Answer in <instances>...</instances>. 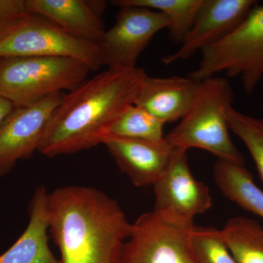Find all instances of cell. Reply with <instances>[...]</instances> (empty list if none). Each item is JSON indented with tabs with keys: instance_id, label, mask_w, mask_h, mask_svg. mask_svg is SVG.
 Returning <instances> with one entry per match:
<instances>
[{
	"instance_id": "6da1fadb",
	"label": "cell",
	"mask_w": 263,
	"mask_h": 263,
	"mask_svg": "<svg viewBox=\"0 0 263 263\" xmlns=\"http://www.w3.org/2000/svg\"><path fill=\"white\" fill-rule=\"evenodd\" d=\"M147 76L140 67L108 68L64 95L37 152L54 157L102 143L119 116L135 103Z\"/></svg>"
},
{
	"instance_id": "7a4b0ae2",
	"label": "cell",
	"mask_w": 263,
	"mask_h": 263,
	"mask_svg": "<svg viewBox=\"0 0 263 263\" xmlns=\"http://www.w3.org/2000/svg\"><path fill=\"white\" fill-rule=\"evenodd\" d=\"M47 212L60 262H119L132 224L117 200L89 186H65L48 194Z\"/></svg>"
},
{
	"instance_id": "3957f363",
	"label": "cell",
	"mask_w": 263,
	"mask_h": 263,
	"mask_svg": "<svg viewBox=\"0 0 263 263\" xmlns=\"http://www.w3.org/2000/svg\"><path fill=\"white\" fill-rule=\"evenodd\" d=\"M235 95L224 78H209L200 81L191 108L179 124L165 136L173 148L188 151L199 148L218 160L245 165V158L232 141L226 110L233 106Z\"/></svg>"
},
{
	"instance_id": "277c9868",
	"label": "cell",
	"mask_w": 263,
	"mask_h": 263,
	"mask_svg": "<svg viewBox=\"0 0 263 263\" xmlns=\"http://www.w3.org/2000/svg\"><path fill=\"white\" fill-rule=\"evenodd\" d=\"M89 71L82 62L67 57H1L0 95L15 108L29 106L76 89Z\"/></svg>"
},
{
	"instance_id": "5b68a950",
	"label": "cell",
	"mask_w": 263,
	"mask_h": 263,
	"mask_svg": "<svg viewBox=\"0 0 263 263\" xmlns=\"http://www.w3.org/2000/svg\"><path fill=\"white\" fill-rule=\"evenodd\" d=\"M201 53L189 77L202 81L224 72L240 78L245 92L252 94L263 78V5H256L233 32Z\"/></svg>"
},
{
	"instance_id": "8992f818",
	"label": "cell",
	"mask_w": 263,
	"mask_h": 263,
	"mask_svg": "<svg viewBox=\"0 0 263 263\" xmlns=\"http://www.w3.org/2000/svg\"><path fill=\"white\" fill-rule=\"evenodd\" d=\"M9 57H67L82 62L91 71L103 65L96 43L76 37L33 13L0 41V58Z\"/></svg>"
},
{
	"instance_id": "52a82bcc",
	"label": "cell",
	"mask_w": 263,
	"mask_h": 263,
	"mask_svg": "<svg viewBox=\"0 0 263 263\" xmlns=\"http://www.w3.org/2000/svg\"><path fill=\"white\" fill-rule=\"evenodd\" d=\"M194 227L155 210L145 213L132 224L119 263H198L192 243Z\"/></svg>"
},
{
	"instance_id": "ba28073f",
	"label": "cell",
	"mask_w": 263,
	"mask_h": 263,
	"mask_svg": "<svg viewBox=\"0 0 263 263\" xmlns=\"http://www.w3.org/2000/svg\"><path fill=\"white\" fill-rule=\"evenodd\" d=\"M168 26L167 17L157 10L119 7L115 23L97 44L102 65L118 70L136 68L138 58L154 36Z\"/></svg>"
},
{
	"instance_id": "9c48e42d",
	"label": "cell",
	"mask_w": 263,
	"mask_h": 263,
	"mask_svg": "<svg viewBox=\"0 0 263 263\" xmlns=\"http://www.w3.org/2000/svg\"><path fill=\"white\" fill-rule=\"evenodd\" d=\"M153 186L154 210L176 222L194 226L195 216L212 207L209 187L190 171L187 151L174 148L165 171Z\"/></svg>"
},
{
	"instance_id": "30bf717a",
	"label": "cell",
	"mask_w": 263,
	"mask_h": 263,
	"mask_svg": "<svg viewBox=\"0 0 263 263\" xmlns=\"http://www.w3.org/2000/svg\"><path fill=\"white\" fill-rule=\"evenodd\" d=\"M65 95L57 93L34 105L15 108L7 118L0 128V176L38 151L52 114Z\"/></svg>"
},
{
	"instance_id": "8fae6325",
	"label": "cell",
	"mask_w": 263,
	"mask_h": 263,
	"mask_svg": "<svg viewBox=\"0 0 263 263\" xmlns=\"http://www.w3.org/2000/svg\"><path fill=\"white\" fill-rule=\"evenodd\" d=\"M258 4L254 0H203L191 30L181 47L162 57V63L191 58L197 51L220 42L233 32Z\"/></svg>"
},
{
	"instance_id": "7c38bea8",
	"label": "cell",
	"mask_w": 263,
	"mask_h": 263,
	"mask_svg": "<svg viewBox=\"0 0 263 263\" xmlns=\"http://www.w3.org/2000/svg\"><path fill=\"white\" fill-rule=\"evenodd\" d=\"M102 143L136 186L155 184L165 171L174 148L165 138L153 142L106 136Z\"/></svg>"
},
{
	"instance_id": "4fadbf2b",
	"label": "cell",
	"mask_w": 263,
	"mask_h": 263,
	"mask_svg": "<svg viewBox=\"0 0 263 263\" xmlns=\"http://www.w3.org/2000/svg\"><path fill=\"white\" fill-rule=\"evenodd\" d=\"M199 86L200 81L189 76L155 78L147 76L134 104L165 124L177 122L191 108Z\"/></svg>"
},
{
	"instance_id": "5bb4252c",
	"label": "cell",
	"mask_w": 263,
	"mask_h": 263,
	"mask_svg": "<svg viewBox=\"0 0 263 263\" xmlns=\"http://www.w3.org/2000/svg\"><path fill=\"white\" fill-rule=\"evenodd\" d=\"M48 194L43 186L36 189L29 204L28 226L14 245L0 254V263H61L48 245Z\"/></svg>"
},
{
	"instance_id": "9a60e30c",
	"label": "cell",
	"mask_w": 263,
	"mask_h": 263,
	"mask_svg": "<svg viewBox=\"0 0 263 263\" xmlns=\"http://www.w3.org/2000/svg\"><path fill=\"white\" fill-rule=\"evenodd\" d=\"M29 13L44 17L65 32L98 44L104 32L101 18L84 0H25Z\"/></svg>"
},
{
	"instance_id": "2e32d148",
	"label": "cell",
	"mask_w": 263,
	"mask_h": 263,
	"mask_svg": "<svg viewBox=\"0 0 263 263\" xmlns=\"http://www.w3.org/2000/svg\"><path fill=\"white\" fill-rule=\"evenodd\" d=\"M214 177L224 197L263 220V191L245 165L217 160Z\"/></svg>"
},
{
	"instance_id": "e0dca14e",
	"label": "cell",
	"mask_w": 263,
	"mask_h": 263,
	"mask_svg": "<svg viewBox=\"0 0 263 263\" xmlns=\"http://www.w3.org/2000/svg\"><path fill=\"white\" fill-rule=\"evenodd\" d=\"M203 0H114L116 6H137L157 10L169 21L168 38L181 45L193 27Z\"/></svg>"
},
{
	"instance_id": "ac0fdd59",
	"label": "cell",
	"mask_w": 263,
	"mask_h": 263,
	"mask_svg": "<svg viewBox=\"0 0 263 263\" xmlns=\"http://www.w3.org/2000/svg\"><path fill=\"white\" fill-rule=\"evenodd\" d=\"M221 236L237 263H263V226L259 221L235 216L227 221Z\"/></svg>"
},
{
	"instance_id": "d6986e66",
	"label": "cell",
	"mask_w": 263,
	"mask_h": 263,
	"mask_svg": "<svg viewBox=\"0 0 263 263\" xmlns=\"http://www.w3.org/2000/svg\"><path fill=\"white\" fill-rule=\"evenodd\" d=\"M165 123L145 109L133 104L128 106L109 129L108 136L140 141L164 140Z\"/></svg>"
},
{
	"instance_id": "ffe728a7",
	"label": "cell",
	"mask_w": 263,
	"mask_h": 263,
	"mask_svg": "<svg viewBox=\"0 0 263 263\" xmlns=\"http://www.w3.org/2000/svg\"><path fill=\"white\" fill-rule=\"evenodd\" d=\"M230 131L243 141L254 161L263 182V119L238 111L233 106L226 110Z\"/></svg>"
},
{
	"instance_id": "44dd1931",
	"label": "cell",
	"mask_w": 263,
	"mask_h": 263,
	"mask_svg": "<svg viewBox=\"0 0 263 263\" xmlns=\"http://www.w3.org/2000/svg\"><path fill=\"white\" fill-rule=\"evenodd\" d=\"M192 243L198 263H237L227 247L221 230L214 227H194Z\"/></svg>"
},
{
	"instance_id": "7402d4cb",
	"label": "cell",
	"mask_w": 263,
	"mask_h": 263,
	"mask_svg": "<svg viewBox=\"0 0 263 263\" xmlns=\"http://www.w3.org/2000/svg\"><path fill=\"white\" fill-rule=\"evenodd\" d=\"M25 0H0V41L29 15Z\"/></svg>"
},
{
	"instance_id": "603a6c76",
	"label": "cell",
	"mask_w": 263,
	"mask_h": 263,
	"mask_svg": "<svg viewBox=\"0 0 263 263\" xmlns=\"http://www.w3.org/2000/svg\"><path fill=\"white\" fill-rule=\"evenodd\" d=\"M15 108V105L13 103L0 95V128Z\"/></svg>"
},
{
	"instance_id": "cb8c5ba5",
	"label": "cell",
	"mask_w": 263,
	"mask_h": 263,
	"mask_svg": "<svg viewBox=\"0 0 263 263\" xmlns=\"http://www.w3.org/2000/svg\"><path fill=\"white\" fill-rule=\"evenodd\" d=\"M88 5H89L90 8L93 10V12L101 18L104 12L106 9L107 2L105 1H87Z\"/></svg>"
}]
</instances>
